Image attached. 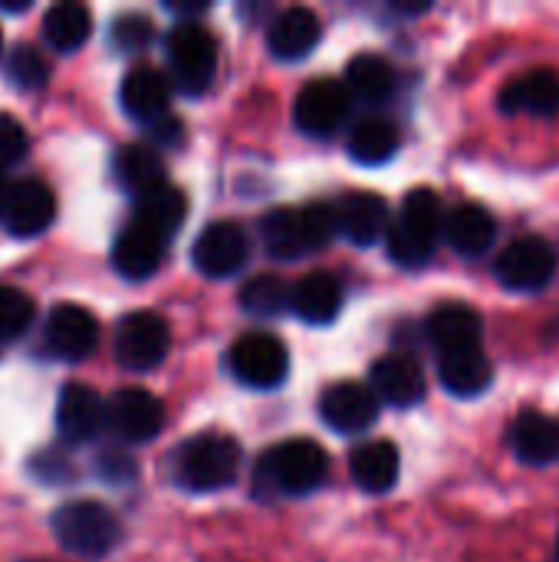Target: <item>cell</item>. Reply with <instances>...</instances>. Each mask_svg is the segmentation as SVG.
Here are the masks:
<instances>
[{
  "instance_id": "6da1fadb",
  "label": "cell",
  "mask_w": 559,
  "mask_h": 562,
  "mask_svg": "<svg viewBox=\"0 0 559 562\" xmlns=\"http://www.w3.org/2000/svg\"><path fill=\"white\" fill-rule=\"evenodd\" d=\"M336 207L333 204H303V207H277L260 221V234L267 250L277 260H300L323 250L336 237Z\"/></svg>"
},
{
  "instance_id": "9c48e42d",
  "label": "cell",
  "mask_w": 559,
  "mask_h": 562,
  "mask_svg": "<svg viewBox=\"0 0 559 562\" xmlns=\"http://www.w3.org/2000/svg\"><path fill=\"white\" fill-rule=\"evenodd\" d=\"M494 273L507 290L534 293V290H544L554 280L557 254L544 237H517L501 250V257L494 263Z\"/></svg>"
},
{
  "instance_id": "7bdbcfd3",
  "label": "cell",
  "mask_w": 559,
  "mask_h": 562,
  "mask_svg": "<svg viewBox=\"0 0 559 562\" xmlns=\"http://www.w3.org/2000/svg\"><path fill=\"white\" fill-rule=\"evenodd\" d=\"M0 10H7V13H16V10H30V3H26V0H20V3H0Z\"/></svg>"
},
{
  "instance_id": "277c9868",
  "label": "cell",
  "mask_w": 559,
  "mask_h": 562,
  "mask_svg": "<svg viewBox=\"0 0 559 562\" xmlns=\"http://www.w3.org/2000/svg\"><path fill=\"white\" fill-rule=\"evenodd\" d=\"M326 477H329V454L310 438L280 441L257 464V481L267 484L270 494H287V497L313 494L326 484Z\"/></svg>"
},
{
  "instance_id": "ee69618b",
  "label": "cell",
  "mask_w": 559,
  "mask_h": 562,
  "mask_svg": "<svg viewBox=\"0 0 559 562\" xmlns=\"http://www.w3.org/2000/svg\"><path fill=\"white\" fill-rule=\"evenodd\" d=\"M3 191H7V181H3V168H0V198H3Z\"/></svg>"
},
{
  "instance_id": "52a82bcc",
  "label": "cell",
  "mask_w": 559,
  "mask_h": 562,
  "mask_svg": "<svg viewBox=\"0 0 559 562\" xmlns=\"http://www.w3.org/2000/svg\"><path fill=\"white\" fill-rule=\"evenodd\" d=\"M171 349L168 323L152 310H135L115 326V362L128 372H152Z\"/></svg>"
},
{
  "instance_id": "ba28073f",
  "label": "cell",
  "mask_w": 559,
  "mask_h": 562,
  "mask_svg": "<svg viewBox=\"0 0 559 562\" xmlns=\"http://www.w3.org/2000/svg\"><path fill=\"white\" fill-rule=\"evenodd\" d=\"M231 372L241 385L257 389V392H270L277 385H283L287 372H290V352L287 346L270 336V333H247L231 346Z\"/></svg>"
},
{
  "instance_id": "9a60e30c",
  "label": "cell",
  "mask_w": 559,
  "mask_h": 562,
  "mask_svg": "<svg viewBox=\"0 0 559 562\" xmlns=\"http://www.w3.org/2000/svg\"><path fill=\"white\" fill-rule=\"evenodd\" d=\"M109 428L125 445L155 441L165 428V405L145 389H122L109 402Z\"/></svg>"
},
{
  "instance_id": "7a4b0ae2",
  "label": "cell",
  "mask_w": 559,
  "mask_h": 562,
  "mask_svg": "<svg viewBox=\"0 0 559 562\" xmlns=\"http://www.w3.org/2000/svg\"><path fill=\"white\" fill-rule=\"evenodd\" d=\"M241 445L224 431H201L175 451V481L191 494H214L237 481Z\"/></svg>"
},
{
  "instance_id": "1f68e13d",
  "label": "cell",
  "mask_w": 559,
  "mask_h": 562,
  "mask_svg": "<svg viewBox=\"0 0 559 562\" xmlns=\"http://www.w3.org/2000/svg\"><path fill=\"white\" fill-rule=\"evenodd\" d=\"M346 86L362 102H385L395 92V66L379 53H359L346 66Z\"/></svg>"
},
{
  "instance_id": "e0dca14e",
  "label": "cell",
  "mask_w": 559,
  "mask_h": 562,
  "mask_svg": "<svg viewBox=\"0 0 559 562\" xmlns=\"http://www.w3.org/2000/svg\"><path fill=\"white\" fill-rule=\"evenodd\" d=\"M369 389L379 402L395 408H412L425 398V372L422 366L405 352H389L372 362L369 369Z\"/></svg>"
},
{
  "instance_id": "8992f818",
  "label": "cell",
  "mask_w": 559,
  "mask_h": 562,
  "mask_svg": "<svg viewBox=\"0 0 559 562\" xmlns=\"http://www.w3.org/2000/svg\"><path fill=\"white\" fill-rule=\"evenodd\" d=\"M168 66H171V79L185 95H201L217 72V40L194 20H181L178 26H171L168 40Z\"/></svg>"
},
{
  "instance_id": "f35d334b",
  "label": "cell",
  "mask_w": 559,
  "mask_h": 562,
  "mask_svg": "<svg viewBox=\"0 0 559 562\" xmlns=\"http://www.w3.org/2000/svg\"><path fill=\"white\" fill-rule=\"evenodd\" d=\"M26 151H30L26 128H23L10 112H0V168H3V165L23 161Z\"/></svg>"
},
{
  "instance_id": "ab89813d",
  "label": "cell",
  "mask_w": 559,
  "mask_h": 562,
  "mask_svg": "<svg viewBox=\"0 0 559 562\" xmlns=\"http://www.w3.org/2000/svg\"><path fill=\"white\" fill-rule=\"evenodd\" d=\"M96 468H99L102 481H109V484H128V481H135V471H138L125 451H105L96 461Z\"/></svg>"
},
{
  "instance_id": "2e32d148",
  "label": "cell",
  "mask_w": 559,
  "mask_h": 562,
  "mask_svg": "<svg viewBox=\"0 0 559 562\" xmlns=\"http://www.w3.org/2000/svg\"><path fill=\"white\" fill-rule=\"evenodd\" d=\"M323 422L339 435H359L379 422V398L369 385L359 382H336L320 398Z\"/></svg>"
},
{
  "instance_id": "7c38bea8",
  "label": "cell",
  "mask_w": 559,
  "mask_h": 562,
  "mask_svg": "<svg viewBox=\"0 0 559 562\" xmlns=\"http://www.w3.org/2000/svg\"><path fill=\"white\" fill-rule=\"evenodd\" d=\"M250 257V237L241 224L234 221H214L208 224L194 247H191V260L194 267L211 277V280H224V277H234Z\"/></svg>"
},
{
  "instance_id": "d4e9b609",
  "label": "cell",
  "mask_w": 559,
  "mask_h": 562,
  "mask_svg": "<svg viewBox=\"0 0 559 562\" xmlns=\"http://www.w3.org/2000/svg\"><path fill=\"white\" fill-rule=\"evenodd\" d=\"M112 171H115V181L135 198L142 201L145 194L165 188V161L161 155L152 148V145H142V142H132V145H122L112 158Z\"/></svg>"
},
{
  "instance_id": "d6986e66",
  "label": "cell",
  "mask_w": 559,
  "mask_h": 562,
  "mask_svg": "<svg viewBox=\"0 0 559 562\" xmlns=\"http://www.w3.org/2000/svg\"><path fill=\"white\" fill-rule=\"evenodd\" d=\"M165 250H168V237L155 234L152 227L132 217L112 244V267L125 280H148L161 267Z\"/></svg>"
},
{
  "instance_id": "44dd1931",
  "label": "cell",
  "mask_w": 559,
  "mask_h": 562,
  "mask_svg": "<svg viewBox=\"0 0 559 562\" xmlns=\"http://www.w3.org/2000/svg\"><path fill=\"white\" fill-rule=\"evenodd\" d=\"M425 336L438 349V356L478 349L481 346V313L468 303H441L428 316Z\"/></svg>"
},
{
  "instance_id": "bcb514c9",
  "label": "cell",
  "mask_w": 559,
  "mask_h": 562,
  "mask_svg": "<svg viewBox=\"0 0 559 562\" xmlns=\"http://www.w3.org/2000/svg\"><path fill=\"white\" fill-rule=\"evenodd\" d=\"M557 562H559V540H557Z\"/></svg>"
},
{
  "instance_id": "5bb4252c",
  "label": "cell",
  "mask_w": 559,
  "mask_h": 562,
  "mask_svg": "<svg viewBox=\"0 0 559 562\" xmlns=\"http://www.w3.org/2000/svg\"><path fill=\"white\" fill-rule=\"evenodd\" d=\"M99 346V323L79 303H56L46 316V349L63 362H82Z\"/></svg>"
},
{
  "instance_id": "ac0fdd59",
  "label": "cell",
  "mask_w": 559,
  "mask_h": 562,
  "mask_svg": "<svg viewBox=\"0 0 559 562\" xmlns=\"http://www.w3.org/2000/svg\"><path fill=\"white\" fill-rule=\"evenodd\" d=\"M336 224H339V234L346 240H353L356 247H372L379 244L382 237H389V204L385 198L372 194V191H349L343 194L336 204Z\"/></svg>"
},
{
  "instance_id": "ffe728a7",
  "label": "cell",
  "mask_w": 559,
  "mask_h": 562,
  "mask_svg": "<svg viewBox=\"0 0 559 562\" xmlns=\"http://www.w3.org/2000/svg\"><path fill=\"white\" fill-rule=\"evenodd\" d=\"M122 109L135 119V122H158L161 115H168V99H171V82L165 79L161 69L155 66H132L122 79L119 89Z\"/></svg>"
},
{
  "instance_id": "30bf717a",
  "label": "cell",
  "mask_w": 559,
  "mask_h": 562,
  "mask_svg": "<svg viewBox=\"0 0 559 562\" xmlns=\"http://www.w3.org/2000/svg\"><path fill=\"white\" fill-rule=\"evenodd\" d=\"M56 217V198L40 178H20L7 184L0 198V224L13 237H36Z\"/></svg>"
},
{
  "instance_id": "4fadbf2b",
  "label": "cell",
  "mask_w": 559,
  "mask_h": 562,
  "mask_svg": "<svg viewBox=\"0 0 559 562\" xmlns=\"http://www.w3.org/2000/svg\"><path fill=\"white\" fill-rule=\"evenodd\" d=\"M109 425V405L86 382H66L56 402V431L66 445H89Z\"/></svg>"
},
{
  "instance_id": "484cf974",
  "label": "cell",
  "mask_w": 559,
  "mask_h": 562,
  "mask_svg": "<svg viewBox=\"0 0 559 562\" xmlns=\"http://www.w3.org/2000/svg\"><path fill=\"white\" fill-rule=\"evenodd\" d=\"M501 109L504 112H527L550 119L559 112V72L554 69H530L527 76L514 79L501 92Z\"/></svg>"
},
{
  "instance_id": "60d3db41",
  "label": "cell",
  "mask_w": 559,
  "mask_h": 562,
  "mask_svg": "<svg viewBox=\"0 0 559 562\" xmlns=\"http://www.w3.org/2000/svg\"><path fill=\"white\" fill-rule=\"evenodd\" d=\"M148 135H152V142L161 145V148H175V145L185 142V125H181V119H175V115L168 112V115H161L158 122L148 125Z\"/></svg>"
},
{
  "instance_id": "4dcf8cb0",
  "label": "cell",
  "mask_w": 559,
  "mask_h": 562,
  "mask_svg": "<svg viewBox=\"0 0 559 562\" xmlns=\"http://www.w3.org/2000/svg\"><path fill=\"white\" fill-rule=\"evenodd\" d=\"M399 145H402L399 128L379 115L356 122L349 138H346V148H349L353 161H359V165H385L399 151Z\"/></svg>"
},
{
  "instance_id": "8fae6325",
  "label": "cell",
  "mask_w": 559,
  "mask_h": 562,
  "mask_svg": "<svg viewBox=\"0 0 559 562\" xmlns=\"http://www.w3.org/2000/svg\"><path fill=\"white\" fill-rule=\"evenodd\" d=\"M353 109V92L339 79H313L293 102V122L306 135H333Z\"/></svg>"
},
{
  "instance_id": "83f0119b",
  "label": "cell",
  "mask_w": 559,
  "mask_h": 562,
  "mask_svg": "<svg viewBox=\"0 0 559 562\" xmlns=\"http://www.w3.org/2000/svg\"><path fill=\"white\" fill-rule=\"evenodd\" d=\"M438 379L451 395L474 398L494 382V369H491V359L478 346V349H461V352L438 356Z\"/></svg>"
},
{
  "instance_id": "cb8c5ba5",
  "label": "cell",
  "mask_w": 559,
  "mask_h": 562,
  "mask_svg": "<svg viewBox=\"0 0 559 562\" xmlns=\"http://www.w3.org/2000/svg\"><path fill=\"white\" fill-rule=\"evenodd\" d=\"M511 445L524 464H554L559 461V418L547 412H521L511 428Z\"/></svg>"
},
{
  "instance_id": "f1b7e54d",
  "label": "cell",
  "mask_w": 559,
  "mask_h": 562,
  "mask_svg": "<svg viewBox=\"0 0 559 562\" xmlns=\"http://www.w3.org/2000/svg\"><path fill=\"white\" fill-rule=\"evenodd\" d=\"M494 237H497V221L481 204H461L445 221V240L461 257H481L494 244Z\"/></svg>"
},
{
  "instance_id": "d590c367",
  "label": "cell",
  "mask_w": 559,
  "mask_h": 562,
  "mask_svg": "<svg viewBox=\"0 0 559 562\" xmlns=\"http://www.w3.org/2000/svg\"><path fill=\"white\" fill-rule=\"evenodd\" d=\"M46 76H49V63L43 59V53L30 43H20L10 56H7V79L23 89V92H33V89H43L46 86Z\"/></svg>"
},
{
  "instance_id": "e575fe53",
  "label": "cell",
  "mask_w": 559,
  "mask_h": 562,
  "mask_svg": "<svg viewBox=\"0 0 559 562\" xmlns=\"http://www.w3.org/2000/svg\"><path fill=\"white\" fill-rule=\"evenodd\" d=\"M36 316V303L33 296H26L16 286H0V342L20 339Z\"/></svg>"
},
{
  "instance_id": "4316f807",
  "label": "cell",
  "mask_w": 559,
  "mask_h": 562,
  "mask_svg": "<svg viewBox=\"0 0 559 562\" xmlns=\"http://www.w3.org/2000/svg\"><path fill=\"white\" fill-rule=\"evenodd\" d=\"M399 448L392 441H366L353 451L349 471L366 494H389L399 481Z\"/></svg>"
},
{
  "instance_id": "8d00e7d4",
  "label": "cell",
  "mask_w": 559,
  "mask_h": 562,
  "mask_svg": "<svg viewBox=\"0 0 559 562\" xmlns=\"http://www.w3.org/2000/svg\"><path fill=\"white\" fill-rule=\"evenodd\" d=\"M155 40V23L145 16V13H119L109 26V43L119 49V53H142L148 49Z\"/></svg>"
},
{
  "instance_id": "836d02e7",
  "label": "cell",
  "mask_w": 559,
  "mask_h": 562,
  "mask_svg": "<svg viewBox=\"0 0 559 562\" xmlns=\"http://www.w3.org/2000/svg\"><path fill=\"white\" fill-rule=\"evenodd\" d=\"M290 300H293V286L283 277H273V273H260V277L247 280L244 290H241V306L250 316H264V319H273V316L287 313Z\"/></svg>"
},
{
  "instance_id": "7402d4cb",
  "label": "cell",
  "mask_w": 559,
  "mask_h": 562,
  "mask_svg": "<svg viewBox=\"0 0 559 562\" xmlns=\"http://www.w3.org/2000/svg\"><path fill=\"white\" fill-rule=\"evenodd\" d=\"M323 36V23L310 7H287L273 16L267 30V46L277 59H303Z\"/></svg>"
},
{
  "instance_id": "3957f363",
  "label": "cell",
  "mask_w": 559,
  "mask_h": 562,
  "mask_svg": "<svg viewBox=\"0 0 559 562\" xmlns=\"http://www.w3.org/2000/svg\"><path fill=\"white\" fill-rule=\"evenodd\" d=\"M445 234V207L435 191L415 188L405 194L399 217L389 227V257L399 267H422L432 260L438 240Z\"/></svg>"
},
{
  "instance_id": "d6a6232c",
  "label": "cell",
  "mask_w": 559,
  "mask_h": 562,
  "mask_svg": "<svg viewBox=\"0 0 559 562\" xmlns=\"http://www.w3.org/2000/svg\"><path fill=\"white\" fill-rule=\"evenodd\" d=\"M185 211H188V198L175 184H165V188L145 194L142 201H135V221H142L145 227H152L155 234H161L168 240L181 227Z\"/></svg>"
},
{
  "instance_id": "f546056e",
  "label": "cell",
  "mask_w": 559,
  "mask_h": 562,
  "mask_svg": "<svg viewBox=\"0 0 559 562\" xmlns=\"http://www.w3.org/2000/svg\"><path fill=\"white\" fill-rule=\"evenodd\" d=\"M92 36V13L82 3H53L43 16V40L56 53H76Z\"/></svg>"
},
{
  "instance_id": "74e56055",
  "label": "cell",
  "mask_w": 559,
  "mask_h": 562,
  "mask_svg": "<svg viewBox=\"0 0 559 562\" xmlns=\"http://www.w3.org/2000/svg\"><path fill=\"white\" fill-rule=\"evenodd\" d=\"M30 474L49 487H59V484H69L76 477V468L69 464V458H63L56 451H40L30 458Z\"/></svg>"
},
{
  "instance_id": "5b68a950",
  "label": "cell",
  "mask_w": 559,
  "mask_h": 562,
  "mask_svg": "<svg viewBox=\"0 0 559 562\" xmlns=\"http://www.w3.org/2000/svg\"><path fill=\"white\" fill-rule=\"evenodd\" d=\"M49 527H53L56 543L66 553H76L82 560H102L122 540L119 517L99 501H69V504H63L49 517Z\"/></svg>"
},
{
  "instance_id": "b9f144b4",
  "label": "cell",
  "mask_w": 559,
  "mask_h": 562,
  "mask_svg": "<svg viewBox=\"0 0 559 562\" xmlns=\"http://www.w3.org/2000/svg\"><path fill=\"white\" fill-rule=\"evenodd\" d=\"M168 10L178 13V16H191V13H204L208 3H168Z\"/></svg>"
},
{
  "instance_id": "f6af8a7d",
  "label": "cell",
  "mask_w": 559,
  "mask_h": 562,
  "mask_svg": "<svg viewBox=\"0 0 559 562\" xmlns=\"http://www.w3.org/2000/svg\"><path fill=\"white\" fill-rule=\"evenodd\" d=\"M0 49H3V33H0Z\"/></svg>"
},
{
  "instance_id": "603a6c76",
  "label": "cell",
  "mask_w": 559,
  "mask_h": 562,
  "mask_svg": "<svg viewBox=\"0 0 559 562\" xmlns=\"http://www.w3.org/2000/svg\"><path fill=\"white\" fill-rule=\"evenodd\" d=\"M290 310L310 323V326H326L339 316L343 310V286L333 273L326 270H313L306 277H300L293 283V300H290Z\"/></svg>"
}]
</instances>
